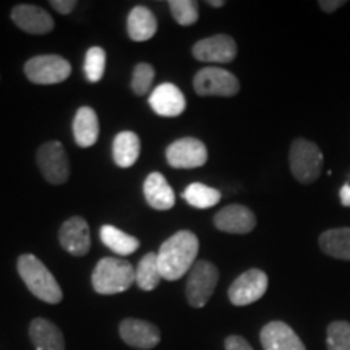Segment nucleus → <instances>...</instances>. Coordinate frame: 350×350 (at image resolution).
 Masks as SVG:
<instances>
[{"instance_id": "4468645a", "label": "nucleus", "mask_w": 350, "mask_h": 350, "mask_svg": "<svg viewBox=\"0 0 350 350\" xmlns=\"http://www.w3.org/2000/svg\"><path fill=\"white\" fill-rule=\"evenodd\" d=\"M13 23L28 34H47L54 29V18L44 8L29 3L13 7L10 13Z\"/></svg>"}, {"instance_id": "f704fd0d", "label": "nucleus", "mask_w": 350, "mask_h": 350, "mask_svg": "<svg viewBox=\"0 0 350 350\" xmlns=\"http://www.w3.org/2000/svg\"><path fill=\"white\" fill-rule=\"evenodd\" d=\"M208 5H211L214 8H221L226 5V2L224 0H208Z\"/></svg>"}, {"instance_id": "a211bd4d", "label": "nucleus", "mask_w": 350, "mask_h": 350, "mask_svg": "<svg viewBox=\"0 0 350 350\" xmlns=\"http://www.w3.org/2000/svg\"><path fill=\"white\" fill-rule=\"evenodd\" d=\"M143 195L146 203L157 211H169L175 204V193L165 177L159 172H151L143 183Z\"/></svg>"}, {"instance_id": "aec40b11", "label": "nucleus", "mask_w": 350, "mask_h": 350, "mask_svg": "<svg viewBox=\"0 0 350 350\" xmlns=\"http://www.w3.org/2000/svg\"><path fill=\"white\" fill-rule=\"evenodd\" d=\"M126 31L131 41L144 42L154 38L157 31V20L148 7L137 5L133 7L126 18Z\"/></svg>"}, {"instance_id": "9b49d317", "label": "nucleus", "mask_w": 350, "mask_h": 350, "mask_svg": "<svg viewBox=\"0 0 350 350\" xmlns=\"http://www.w3.org/2000/svg\"><path fill=\"white\" fill-rule=\"evenodd\" d=\"M191 54L200 62L230 64L237 55V44L229 34H216L196 42Z\"/></svg>"}, {"instance_id": "473e14b6", "label": "nucleus", "mask_w": 350, "mask_h": 350, "mask_svg": "<svg viewBox=\"0 0 350 350\" xmlns=\"http://www.w3.org/2000/svg\"><path fill=\"white\" fill-rule=\"evenodd\" d=\"M344 5H345V0H321V2H319V8L326 13L339 10V8Z\"/></svg>"}, {"instance_id": "393cba45", "label": "nucleus", "mask_w": 350, "mask_h": 350, "mask_svg": "<svg viewBox=\"0 0 350 350\" xmlns=\"http://www.w3.org/2000/svg\"><path fill=\"white\" fill-rule=\"evenodd\" d=\"M161 281H163V274H161L159 262H157V253H146L138 262V268L135 269V282L142 291L151 292L159 286Z\"/></svg>"}, {"instance_id": "dca6fc26", "label": "nucleus", "mask_w": 350, "mask_h": 350, "mask_svg": "<svg viewBox=\"0 0 350 350\" xmlns=\"http://www.w3.org/2000/svg\"><path fill=\"white\" fill-rule=\"evenodd\" d=\"M150 106L161 117H178L187 107L185 96L172 83L156 86L150 96Z\"/></svg>"}, {"instance_id": "6e6552de", "label": "nucleus", "mask_w": 350, "mask_h": 350, "mask_svg": "<svg viewBox=\"0 0 350 350\" xmlns=\"http://www.w3.org/2000/svg\"><path fill=\"white\" fill-rule=\"evenodd\" d=\"M193 88L198 96H222L230 98L240 91V81L234 73L219 67L198 70L193 78Z\"/></svg>"}, {"instance_id": "7ed1b4c3", "label": "nucleus", "mask_w": 350, "mask_h": 350, "mask_svg": "<svg viewBox=\"0 0 350 350\" xmlns=\"http://www.w3.org/2000/svg\"><path fill=\"white\" fill-rule=\"evenodd\" d=\"M91 284L100 295L122 294L135 284V268L129 261L106 256L96 265Z\"/></svg>"}, {"instance_id": "9d476101", "label": "nucleus", "mask_w": 350, "mask_h": 350, "mask_svg": "<svg viewBox=\"0 0 350 350\" xmlns=\"http://www.w3.org/2000/svg\"><path fill=\"white\" fill-rule=\"evenodd\" d=\"M268 291V275L261 269H248L229 287V300L235 306L255 304Z\"/></svg>"}, {"instance_id": "bb28decb", "label": "nucleus", "mask_w": 350, "mask_h": 350, "mask_svg": "<svg viewBox=\"0 0 350 350\" xmlns=\"http://www.w3.org/2000/svg\"><path fill=\"white\" fill-rule=\"evenodd\" d=\"M106 51L103 47L94 46L88 49L85 57V75L90 83H98L103 80L106 72Z\"/></svg>"}, {"instance_id": "412c9836", "label": "nucleus", "mask_w": 350, "mask_h": 350, "mask_svg": "<svg viewBox=\"0 0 350 350\" xmlns=\"http://www.w3.org/2000/svg\"><path fill=\"white\" fill-rule=\"evenodd\" d=\"M73 137L80 148H91L99 138V119L93 107L83 106L73 119Z\"/></svg>"}, {"instance_id": "4be33fe9", "label": "nucleus", "mask_w": 350, "mask_h": 350, "mask_svg": "<svg viewBox=\"0 0 350 350\" xmlns=\"http://www.w3.org/2000/svg\"><path fill=\"white\" fill-rule=\"evenodd\" d=\"M139 152H142V143L139 137L133 131H120L117 133L112 143V156L113 163L119 167H131L138 161Z\"/></svg>"}, {"instance_id": "20e7f679", "label": "nucleus", "mask_w": 350, "mask_h": 350, "mask_svg": "<svg viewBox=\"0 0 350 350\" xmlns=\"http://www.w3.org/2000/svg\"><path fill=\"white\" fill-rule=\"evenodd\" d=\"M288 165L295 180L300 183H313L318 180L323 170V152L318 144L305 138H297L288 152Z\"/></svg>"}, {"instance_id": "2f4dec72", "label": "nucleus", "mask_w": 350, "mask_h": 350, "mask_svg": "<svg viewBox=\"0 0 350 350\" xmlns=\"http://www.w3.org/2000/svg\"><path fill=\"white\" fill-rule=\"evenodd\" d=\"M51 7H54V10L60 15H68L77 7V2L75 0H51Z\"/></svg>"}, {"instance_id": "c85d7f7f", "label": "nucleus", "mask_w": 350, "mask_h": 350, "mask_svg": "<svg viewBox=\"0 0 350 350\" xmlns=\"http://www.w3.org/2000/svg\"><path fill=\"white\" fill-rule=\"evenodd\" d=\"M327 350H350V323L334 321L326 331Z\"/></svg>"}, {"instance_id": "b1692460", "label": "nucleus", "mask_w": 350, "mask_h": 350, "mask_svg": "<svg viewBox=\"0 0 350 350\" xmlns=\"http://www.w3.org/2000/svg\"><path fill=\"white\" fill-rule=\"evenodd\" d=\"M99 235L103 243L120 256L133 255L139 248V240L137 237L125 234L124 230L117 229L113 226H103L99 230Z\"/></svg>"}, {"instance_id": "f3484780", "label": "nucleus", "mask_w": 350, "mask_h": 350, "mask_svg": "<svg viewBox=\"0 0 350 350\" xmlns=\"http://www.w3.org/2000/svg\"><path fill=\"white\" fill-rule=\"evenodd\" d=\"M265 350H306L301 339L291 326L282 321H271L260 332Z\"/></svg>"}, {"instance_id": "72a5a7b5", "label": "nucleus", "mask_w": 350, "mask_h": 350, "mask_svg": "<svg viewBox=\"0 0 350 350\" xmlns=\"http://www.w3.org/2000/svg\"><path fill=\"white\" fill-rule=\"evenodd\" d=\"M339 198H340V203H342V206L350 208V177L349 180L344 183L342 188H340Z\"/></svg>"}, {"instance_id": "2eb2a0df", "label": "nucleus", "mask_w": 350, "mask_h": 350, "mask_svg": "<svg viewBox=\"0 0 350 350\" xmlns=\"http://www.w3.org/2000/svg\"><path fill=\"white\" fill-rule=\"evenodd\" d=\"M214 226L227 234L243 235L256 227V216L250 208L242 204H229L214 216Z\"/></svg>"}, {"instance_id": "6ab92c4d", "label": "nucleus", "mask_w": 350, "mask_h": 350, "mask_svg": "<svg viewBox=\"0 0 350 350\" xmlns=\"http://www.w3.org/2000/svg\"><path fill=\"white\" fill-rule=\"evenodd\" d=\"M29 339L36 350H65L64 332L46 318H34L29 325Z\"/></svg>"}, {"instance_id": "7c9ffc66", "label": "nucleus", "mask_w": 350, "mask_h": 350, "mask_svg": "<svg viewBox=\"0 0 350 350\" xmlns=\"http://www.w3.org/2000/svg\"><path fill=\"white\" fill-rule=\"evenodd\" d=\"M224 347L226 350H253L248 340H245L242 336H229L224 340Z\"/></svg>"}, {"instance_id": "1a4fd4ad", "label": "nucleus", "mask_w": 350, "mask_h": 350, "mask_svg": "<svg viewBox=\"0 0 350 350\" xmlns=\"http://www.w3.org/2000/svg\"><path fill=\"white\" fill-rule=\"evenodd\" d=\"M167 164L174 169H196L206 164V144L193 137H185L169 144L165 150Z\"/></svg>"}, {"instance_id": "423d86ee", "label": "nucleus", "mask_w": 350, "mask_h": 350, "mask_svg": "<svg viewBox=\"0 0 350 350\" xmlns=\"http://www.w3.org/2000/svg\"><path fill=\"white\" fill-rule=\"evenodd\" d=\"M72 65L64 57L46 54L31 57L25 64V75L34 85H57L67 80Z\"/></svg>"}, {"instance_id": "f03ea898", "label": "nucleus", "mask_w": 350, "mask_h": 350, "mask_svg": "<svg viewBox=\"0 0 350 350\" xmlns=\"http://www.w3.org/2000/svg\"><path fill=\"white\" fill-rule=\"evenodd\" d=\"M16 269L21 281L28 287V291L36 297V299L46 301V304L55 305L60 304L64 299V292L59 282L47 269V266L31 253H25L16 261Z\"/></svg>"}, {"instance_id": "f8f14e48", "label": "nucleus", "mask_w": 350, "mask_h": 350, "mask_svg": "<svg viewBox=\"0 0 350 350\" xmlns=\"http://www.w3.org/2000/svg\"><path fill=\"white\" fill-rule=\"evenodd\" d=\"M120 338L126 345L138 350L154 349L161 342V331L150 321L137 318H126L120 323Z\"/></svg>"}, {"instance_id": "5701e85b", "label": "nucleus", "mask_w": 350, "mask_h": 350, "mask_svg": "<svg viewBox=\"0 0 350 350\" xmlns=\"http://www.w3.org/2000/svg\"><path fill=\"white\" fill-rule=\"evenodd\" d=\"M319 248L327 256L336 260L350 261V229L340 227V229H329L319 235Z\"/></svg>"}, {"instance_id": "f257e3e1", "label": "nucleus", "mask_w": 350, "mask_h": 350, "mask_svg": "<svg viewBox=\"0 0 350 350\" xmlns=\"http://www.w3.org/2000/svg\"><path fill=\"white\" fill-rule=\"evenodd\" d=\"M200 252V240L193 232L178 230L161 245L157 252L161 274L165 281H177L190 273Z\"/></svg>"}, {"instance_id": "a878e982", "label": "nucleus", "mask_w": 350, "mask_h": 350, "mask_svg": "<svg viewBox=\"0 0 350 350\" xmlns=\"http://www.w3.org/2000/svg\"><path fill=\"white\" fill-rule=\"evenodd\" d=\"M182 196L190 206L198 209L213 208L221 201V191L213 187L204 185V183H191V185L185 188Z\"/></svg>"}, {"instance_id": "cd10ccee", "label": "nucleus", "mask_w": 350, "mask_h": 350, "mask_svg": "<svg viewBox=\"0 0 350 350\" xmlns=\"http://www.w3.org/2000/svg\"><path fill=\"white\" fill-rule=\"evenodd\" d=\"M167 5L174 20L180 26H191L198 21L200 10L195 0H170Z\"/></svg>"}, {"instance_id": "0eeeda50", "label": "nucleus", "mask_w": 350, "mask_h": 350, "mask_svg": "<svg viewBox=\"0 0 350 350\" xmlns=\"http://www.w3.org/2000/svg\"><path fill=\"white\" fill-rule=\"evenodd\" d=\"M38 167L42 177L52 185H62L70 177V161L64 144L60 142H47L39 146Z\"/></svg>"}, {"instance_id": "39448f33", "label": "nucleus", "mask_w": 350, "mask_h": 350, "mask_svg": "<svg viewBox=\"0 0 350 350\" xmlns=\"http://www.w3.org/2000/svg\"><path fill=\"white\" fill-rule=\"evenodd\" d=\"M219 271L211 261L200 260L193 265L188 274L185 295L187 301L193 308H203L216 291Z\"/></svg>"}, {"instance_id": "c756f323", "label": "nucleus", "mask_w": 350, "mask_h": 350, "mask_svg": "<svg viewBox=\"0 0 350 350\" xmlns=\"http://www.w3.org/2000/svg\"><path fill=\"white\" fill-rule=\"evenodd\" d=\"M154 67L146 62L138 64L133 70V77H131V90L135 94L146 96L150 93L152 81H154Z\"/></svg>"}, {"instance_id": "ddd939ff", "label": "nucleus", "mask_w": 350, "mask_h": 350, "mask_svg": "<svg viewBox=\"0 0 350 350\" xmlns=\"http://www.w3.org/2000/svg\"><path fill=\"white\" fill-rule=\"evenodd\" d=\"M59 240L62 248L73 256H85L91 250L90 226L81 216L67 219L60 227Z\"/></svg>"}]
</instances>
